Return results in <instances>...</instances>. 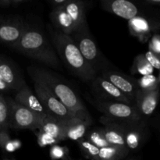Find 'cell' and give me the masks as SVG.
Instances as JSON below:
<instances>
[{"mask_svg":"<svg viewBox=\"0 0 160 160\" xmlns=\"http://www.w3.org/2000/svg\"><path fill=\"white\" fill-rule=\"evenodd\" d=\"M48 31L53 45L66 67L82 81H93L97 73L83 57L71 36L54 31L52 28Z\"/></svg>","mask_w":160,"mask_h":160,"instance_id":"obj_1","label":"cell"},{"mask_svg":"<svg viewBox=\"0 0 160 160\" xmlns=\"http://www.w3.org/2000/svg\"><path fill=\"white\" fill-rule=\"evenodd\" d=\"M28 71L31 78H36L45 84L70 112L81 118H91L87 109L76 92L52 73L37 67H29Z\"/></svg>","mask_w":160,"mask_h":160,"instance_id":"obj_2","label":"cell"},{"mask_svg":"<svg viewBox=\"0 0 160 160\" xmlns=\"http://www.w3.org/2000/svg\"><path fill=\"white\" fill-rule=\"evenodd\" d=\"M14 49L55 69L60 67L59 59L46 36L35 28L26 27Z\"/></svg>","mask_w":160,"mask_h":160,"instance_id":"obj_3","label":"cell"},{"mask_svg":"<svg viewBox=\"0 0 160 160\" xmlns=\"http://www.w3.org/2000/svg\"><path fill=\"white\" fill-rule=\"evenodd\" d=\"M96 106L105 117L101 119L104 124L108 123H120L127 124L143 123V117L135 105H128L121 102L100 101Z\"/></svg>","mask_w":160,"mask_h":160,"instance_id":"obj_4","label":"cell"},{"mask_svg":"<svg viewBox=\"0 0 160 160\" xmlns=\"http://www.w3.org/2000/svg\"><path fill=\"white\" fill-rule=\"evenodd\" d=\"M31 79L34 83L36 96L38 97L41 104L43 106L48 115L55 117L63 123L73 117H78L70 112L45 84L34 78H31Z\"/></svg>","mask_w":160,"mask_h":160,"instance_id":"obj_5","label":"cell"},{"mask_svg":"<svg viewBox=\"0 0 160 160\" xmlns=\"http://www.w3.org/2000/svg\"><path fill=\"white\" fill-rule=\"evenodd\" d=\"M6 99L9 106V128L31 131L40 129L45 117L19 104L12 98H6Z\"/></svg>","mask_w":160,"mask_h":160,"instance_id":"obj_6","label":"cell"},{"mask_svg":"<svg viewBox=\"0 0 160 160\" xmlns=\"http://www.w3.org/2000/svg\"><path fill=\"white\" fill-rule=\"evenodd\" d=\"M70 36L76 43L83 57L97 73V70L101 66V57L96 44L89 34L87 23L78 27Z\"/></svg>","mask_w":160,"mask_h":160,"instance_id":"obj_7","label":"cell"},{"mask_svg":"<svg viewBox=\"0 0 160 160\" xmlns=\"http://www.w3.org/2000/svg\"><path fill=\"white\" fill-rule=\"evenodd\" d=\"M92 82V90L103 102H114L134 105L124 94L102 76H96Z\"/></svg>","mask_w":160,"mask_h":160,"instance_id":"obj_8","label":"cell"},{"mask_svg":"<svg viewBox=\"0 0 160 160\" xmlns=\"http://www.w3.org/2000/svg\"><path fill=\"white\" fill-rule=\"evenodd\" d=\"M102 77L112 83L122 93L124 94L133 103L135 104V97L138 91L139 90L137 81L133 78L121 74L120 73L107 70L103 72Z\"/></svg>","mask_w":160,"mask_h":160,"instance_id":"obj_9","label":"cell"},{"mask_svg":"<svg viewBox=\"0 0 160 160\" xmlns=\"http://www.w3.org/2000/svg\"><path fill=\"white\" fill-rule=\"evenodd\" d=\"M27 26L18 20L0 21V42L15 48Z\"/></svg>","mask_w":160,"mask_h":160,"instance_id":"obj_10","label":"cell"},{"mask_svg":"<svg viewBox=\"0 0 160 160\" xmlns=\"http://www.w3.org/2000/svg\"><path fill=\"white\" fill-rule=\"evenodd\" d=\"M159 89L156 91L139 89L135 97V106L142 117H148L154 112L159 103Z\"/></svg>","mask_w":160,"mask_h":160,"instance_id":"obj_11","label":"cell"},{"mask_svg":"<svg viewBox=\"0 0 160 160\" xmlns=\"http://www.w3.org/2000/svg\"><path fill=\"white\" fill-rule=\"evenodd\" d=\"M14 100L19 104L25 106L36 113L40 114L42 117H45L48 115L35 94L31 92L26 84L17 91Z\"/></svg>","mask_w":160,"mask_h":160,"instance_id":"obj_12","label":"cell"},{"mask_svg":"<svg viewBox=\"0 0 160 160\" xmlns=\"http://www.w3.org/2000/svg\"><path fill=\"white\" fill-rule=\"evenodd\" d=\"M103 8L109 12L122 17L125 20H131L138 13V7L133 2L127 0L102 2Z\"/></svg>","mask_w":160,"mask_h":160,"instance_id":"obj_13","label":"cell"},{"mask_svg":"<svg viewBox=\"0 0 160 160\" xmlns=\"http://www.w3.org/2000/svg\"><path fill=\"white\" fill-rule=\"evenodd\" d=\"M92 119L75 117L64 123L66 140L79 141L84 138L87 134L88 128L92 124Z\"/></svg>","mask_w":160,"mask_h":160,"instance_id":"obj_14","label":"cell"},{"mask_svg":"<svg viewBox=\"0 0 160 160\" xmlns=\"http://www.w3.org/2000/svg\"><path fill=\"white\" fill-rule=\"evenodd\" d=\"M50 18L56 31L62 34L71 35L78 28L73 20L66 12L64 6L53 8L50 14Z\"/></svg>","mask_w":160,"mask_h":160,"instance_id":"obj_15","label":"cell"},{"mask_svg":"<svg viewBox=\"0 0 160 160\" xmlns=\"http://www.w3.org/2000/svg\"><path fill=\"white\" fill-rule=\"evenodd\" d=\"M103 130L105 138L110 146L127 148L125 143L124 123H108Z\"/></svg>","mask_w":160,"mask_h":160,"instance_id":"obj_16","label":"cell"},{"mask_svg":"<svg viewBox=\"0 0 160 160\" xmlns=\"http://www.w3.org/2000/svg\"><path fill=\"white\" fill-rule=\"evenodd\" d=\"M128 26L131 34L142 42L148 41L152 31V24L147 19L139 16L130 20Z\"/></svg>","mask_w":160,"mask_h":160,"instance_id":"obj_17","label":"cell"},{"mask_svg":"<svg viewBox=\"0 0 160 160\" xmlns=\"http://www.w3.org/2000/svg\"><path fill=\"white\" fill-rule=\"evenodd\" d=\"M144 123L140 124H127L125 126V143L129 150H137L145 138Z\"/></svg>","mask_w":160,"mask_h":160,"instance_id":"obj_18","label":"cell"},{"mask_svg":"<svg viewBox=\"0 0 160 160\" xmlns=\"http://www.w3.org/2000/svg\"><path fill=\"white\" fill-rule=\"evenodd\" d=\"M39 131L48 134L59 142L66 140L64 123L50 115L44 118Z\"/></svg>","mask_w":160,"mask_h":160,"instance_id":"obj_19","label":"cell"},{"mask_svg":"<svg viewBox=\"0 0 160 160\" xmlns=\"http://www.w3.org/2000/svg\"><path fill=\"white\" fill-rule=\"evenodd\" d=\"M64 9L78 28L86 23L84 2L76 0H67V2L64 5Z\"/></svg>","mask_w":160,"mask_h":160,"instance_id":"obj_20","label":"cell"},{"mask_svg":"<svg viewBox=\"0 0 160 160\" xmlns=\"http://www.w3.org/2000/svg\"><path fill=\"white\" fill-rule=\"evenodd\" d=\"M0 75L5 84L10 89L17 91L25 84L24 81L20 80L15 70L6 62H0Z\"/></svg>","mask_w":160,"mask_h":160,"instance_id":"obj_21","label":"cell"},{"mask_svg":"<svg viewBox=\"0 0 160 160\" xmlns=\"http://www.w3.org/2000/svg\"><path fill=\"white\" fill-rule=\"evenodd\" d=\"M130 150L128 148L108 146L99 148L98 160H123L128 156Z\"/></svg>","mask_w":160,"mask_h":160,"instance_id":"obj_22","label":"cell"},{"mask_svg":"<svg viewBox=\"0 0 160 160\" xmlns=\"http://www.w3.org/2000/svg\"><path fill=\"white\" fill-rule=\"evenodd\" d=\"M154 68L148 62L145 55H138L136 56L132 67L133 73H138L142 76H146V75L152 74Z\"/></svg>","mask_w":160,"mask_h":160,"instance_id":"obj_23","label":"cell"},{"mask_svg":"<svg viewBox=\"0 0 160 160\" xmlns=\"http://www.w3.org/2000/svg\"><path fill=\"white\" fill-rule=\"evenodd\" d=\"M86 139L98 148L109 146V143L105 138L102 128H95L90 131L86 135Z\"/></svg>","mask_w":160,"mask_h":160,"instance_id":"obj_24","label":"cell"},{"mask_svg":"<svg viewBox=\"0 0 160 160\" xmlns=\"http://www.w3.org/2000/svg\"><path fill=\"white\" fill-rule=\"evenodd\" d=\"M80 148L86 158L91 160H98L99 148L92 145L86 138H82L78 141Z\"/></svg>","mask_w":160,"mask_h":160,"instance_id":"obj_25","label":"cell"},{"mask_svg":"<svg viewBox=\"0 0 160 160\" xmlns=\"http://www.w3.org/2000/svg\"><path fill=\"white\" fill-rule=\"evenodd\" d=\"M139 89L143 91H156L159 89V81L154 75L142 76L137 81Z\"/></svg>","mask_w":160,"mask_h":160,"instance_id":"obj_26","label":"cell"},{"mask_svg":"<svg viewBox=\"0 0 160 160\" xmlns=\"http://www.w3.org/2000/svg\"><path fill=\"white\" fill-rule=\"evenodd\" d=\"M9 106L6 98L0 94V131H9Z\"/></svg>","mask_w":160,"mask_h":160,"instance_id":"obj_27","label":"cell"},{"mask_svg":"<svg viewBox=\"0 0 160 160\" xmlns=\"http://www.w3.org/2000/svg\"><path fill=\"white\" fill-rule=\"evenodd\" d=\"M59 142V141L56 140V138L42 131H39V132L38 133V143L41 147H45L47 145H55Z\"/></svg>","mask_w":160,"mask_h":160,"instance_id":"obj_28","label":"cell"},{"mask_svg":"<svg viewBox=\"0 0 160 160\" xmlns=\"http://www.w3.org/2000/svg\"><path fill=\"white\" fill-rule=\"evenodd\" d=\"M67 150H68L67 148L61 147L59 145H52L50 150V156L53 160L62 159L67 157Z\"/></svg>","mask_w":160,"mask_h":160,"instance_id":"obj_29","label":"cell"},{"mask_svg":"<svg viewBox=\"0 0 160 160\" xmlns=\"http://www.w3.org/2000/svg\"><path fill=\"white\" fill-rule=\"evenodd\" d=\"M145 58L149 62L150 65L154 69L160 70V55L152 52L148 50L145 55Z\"/></svg>","mask_w":160,"mask_h":160,"instance_id":"obj_30","label":"cell"},{"mask_svg":"<svg viewBox=\"0 0 160 160\" xmlns=\"http://www.w3.org/2000/svg\"><path fill=\"white\" fill-rule=\"evenodd\" d=\"M149 51L156 54L160 55V35L159 34H154L151 38L148 43Z\"/></svg>","mask_w":160,"mask_h":160,"instance_id":"obj_31","label":"cell"},{"mask_svg":"<svg viewBox=\"0 0 160 160\" xmlns=\"http://www.w3.org/2000/svg\"><path fill=\"white\" fill-rule=\"evenodd\" d=\"M21 146V142L18 140H10L7 143V145H6L4 149L6 152H15L16 150H17L18 148H20V147Z\"/></svg>","mask_w":160,"mask_h":160,"instance_id":"obj_32","label":"cell"},{"mask_svg":"<svg viewBox=\"0 0 160 160\" xmlns=\"http://www.w3.org/2000/svg\"><path fill=\"white\" fill-rule=\"evenodd\" d=\"M10 141L8 131H0V148L4 149L8 142Z\"/></svg>","mask_w":160,"mask_h":160,"instance_id":"obj_33","label":"cell"},{"mask_svg":"<svg viewBox=\"0 0 160 160\" xmlns=\"http://www.w3.org/2000/svg\"><path fill=\"white\" fill-rule=\"evenodd\" d=\"M15 6V0H0V7L8 8Z\"/></svg>","mask_w":160,"mask_h":160,"instance_id":"obj_34","label":"cell"},{"mask_svg":"<svg viewBox=\"0 0 160 160\" xmlns=\"http://www.w3.org/2000/svg\"><path fill=\"white\" fill-rule=\"evenodd\" d=\"M66 2H67V0H52V1L50 2V3H51L52 6L53 8L64 6Z\"/></svg>","mask_w":160,"mask_h":160,"instance_id":"obj_35","label":"cell"},{"mask_svg":"<svg viewBox=\"0 0 160 160\" xmlns=\"http://www.w3.org/2000/svg\"><path fill=\"white\" fill-rule=\"evenodd\" d=\"M145 2L153 6H160V0H147Z\"/></svg>","mask_w":160,"mask_h":160,"instance_id":"obj_36","label":"cell"},{"mask_svg":"<svg viewBox=\"0 0 160 160\" xmlns=\"http://www.w3.org/2000/svg\"><path fill=\"white\" fill-rule=\"evenodd\" d=\"M7 89H9V88H8L7 85L5 84L2 78L1 75H0V91H6L7 90Z\"/></svg>","mask_w":160,"mask_h":160,"instance_id":"obj_37","label":"cell"},{"mask_svg":"<svg viewBox=\"0 0 160 160\" xmlns=\"http://www.w3.org/2000/svg\"><path fill=\"white\" fill-rule=\"evenodd\" d=\"M127 160H140V159L138 157H131L129 159H128Z\"/></svg>","mask_w":160,"mask_h":160,"instance_id":"obj_38","label":"cell"},{"mask_svg":"<svg viewBox=\"0 0 160 160\" xmlns=\"http://www.w3.org/2000/svg\"><path fill=\"white\" fill-rule=\"evenodd\" d=\"M158 80H159V83H160V71H159V77H158Z\"/></svg>","mask_w":160,"mask_h":160,"instance_id":"obj_39","label":"cell"},{"mask_svg":"<svg viewBox=\"0 0 160 160\" xmlns=\"http://www.w3.org/2000/svg\"><path fill=\"white\" fill-rule=\"evenodd\" d=\"M3 160H14V159H3Z\"/></svg>","mask_w":160,"mask_h":160,"instance_id":"obj_40","label":"cell"}]
</instances>
